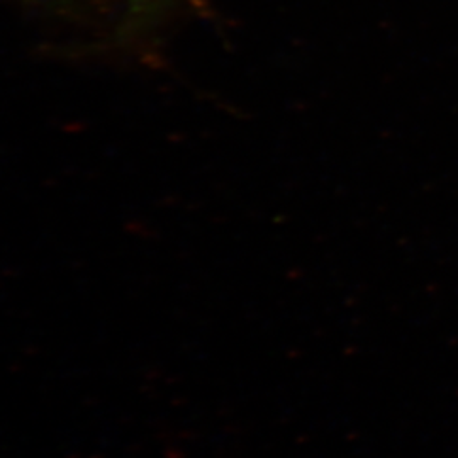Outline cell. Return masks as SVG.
I'll return each mask as SVG.
<instances>
[{
  "label": "cell",
  "instance_id": "1",
  "mask_svg": "<svg viewBox=\"0 0 458 458\" xmlns=\"http://www.w3.org/2000/svg\"><path fill=\"white\" fill-rule=\"evenodd\" d=\"M134 2H136V4H140V5H141V4H143V2H147V0H134Z\"/></svg>",
  "mask_w": 458,
  "mask_h": 458
}]
</instances>
